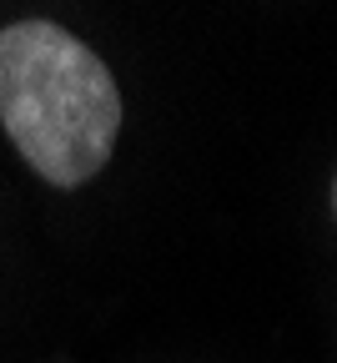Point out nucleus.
I'll list each match as a JSON object with an SVG mask.
<instances>
[{
    "mask_svg": "<svg viewBox=\"0 0 337 363\" xmlns=\"http://www.w3.org/2000/svg\"><path fill=\"white\" fill-rule=\"evenodd\" d=\"M0 126L51 187H81L116 147L121 96L106 61L71 30L16 21L0 30Z\"/></svg>",
    "mask_w": 337,
    "mask_h": 363,
    "instance_id": "1",
    "label": "nucleus"
},
{
    "mask_svg": "<svg viewBox=\"0 0 337 363\" xmlns=\"http://www.w3.org/2000/svg\"><path fill=\"white\" fill-rule=\"evenodd\" d=\"M332 212H337V177H332Z\"/></svg>",
    "mask_w": 337,
    "mask_h": 363,
    "instance_id": "2",
    "label": "nucleus"
}]
</instances>
